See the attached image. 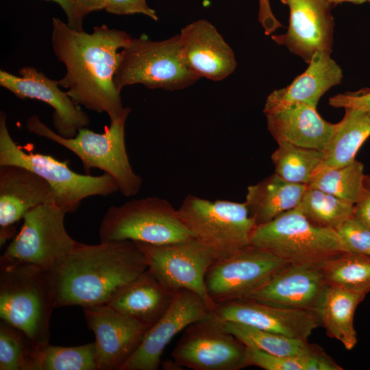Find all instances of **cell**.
<instances>
[{"instance_id":"cell-9","label":"cell","mask_w":370,"mask_h":370,"mask_svg":"<svg viewBox=\"0 0 370 370\" xmlns=\"http://www.w3.org/2000/svg\"><path fill=\"white\" fill-rule=\"evenodd\" d=\"M180 218L216 260L228 258L249 245L256 223L245 202L210 201L187 195L177 209Z\"/></svg>"},{"instance_id":"cell-19","label":"cell","mask_w":370,"mask_h":370,"mask_svg":"<svg viewBox=\"0 0 370 370\" xmlns=\"http://www.w3.org/2000/svg\"><path fill=\"white\" fill-rule=\"evenodd\" d=\"M329 286L322 268L288 264L245 298L319 316Z\"/></svg>"},{"instance_id":"cell-44","label":"cell","mask_w":370,"mask_h":370,"mask_svg":"<svg viewBox=\"0 0 370 370\" xmlns=\"http://www.w3.org/2000/svg\"><path fill=\"white\" fill-rule=\"evenodd\" d=\"M368 0H343V1H349L355 4H361Z\"/></svg>"},{"instance_id":"cell-3","label":"cell","mask_w":370,"mask_h":370,"mask_svg":"<svg viewBox=\"0 0 370 370\" xmlns=\"http://www.w3.org/2000/svg\"><path fill=\"white\" fill-rule=\"evenodd\" d=\"M131 109L125 107L118 119L110 121L103 133H96L84 127L72 138H64L45 125L38 115L26 121L27 130L68 149L81 160L85 174L92 169H99L116 180L119 191L125 197L136 195L140 190L142 177L130 164L125 141V126Z\"/></svg>"},{"instance_id":"cell-28","label":"cell","mask_w":370,"mask_h":370,"mask_svg":"<svg viewBox=\"0 0 370 370\" xmlns=\"http://www.w3.org/2000/svg\"><path fill=\"white\" fill-rule=\"evenodd\" d=\"M27 370H97L95 343L75 347H34Z\"/></svg>"},{"instance_id":"cell-39","label":"cell","mask_w":370,"mask_h":370,"mask_svg":"<svg viewBox=\"0 0 370 370\" xmlns=\"http://www.w3.org/2000/svg\"><path fill=\"white\" fill-rule=\"evenodd\" d=\"M258 21L262 26L264 34L271 35L278 28L282 27V24L274 16L269 0H258Z\"/></svg>"},{"instance_id":"cell-15","label":"cell","mask_w":370,"mask_h":370,"mask_svg":"<svg viewBox=\"0 0 370 370\" xmlns=\"http://www.w3.org/2000/svg\"><path fill=\"white\" fill-rule=\"evenodd\" d=\"M19 76L0 71V86L22 99H35L53 108L52 121L56 132L72 138L90 123L88 115L76 105L67 92L59 88L58 80L47 77L32 66L18 70Z\"/></svg>"},{"instance_id":"cell-21","label":"cell","mask_w":370,"mask_h":370,"mask_svg":"<svg viewBox=\"0 0 370 370\" xmlns=\"http://www.w3.org/2000/svg\"><path fill=\"white\" fill-rule=\"evenodd\" d=\"M52 199L49 183L18 165L0 166V243L15 235L13 225L31 209Z\"/></svg>"},{"instance_id":"cell-22","label":"cell","mask_w":370,"mask_h":370,"mask_svg":"<svg viewBox=\"0 0 370 370\" xmlns=\"http://www.w3.org/2000/svg\"><path fill=\"white\" fill-rule=\"evenodd\" d=\"M267 129L276 140L323 151L335 123L324 120L317 108L302 103L264 107Z\"/></svg>"},{"instance_id":"cell-10","label":"cell","mask_w":370,"mask_h":370,"mask_svg":"<svg viewBox=\"0 0 370 370\" xmlns=\"http://www.w3.org/2000/svg\"><path fill=\"white\" fill-rule=\"evenodd\" d=\"M68 211L53 199L25 213L19 232L0 258V264H26L49 271L79 245L64 226Z\"/></svg>"},{"instance_id":"cell-46","label":"cell","mask_w":370,"mask_h":370,"mask_svg":"<svg viewBox=\"0 0 370 370\" xmlns=\"http://www.w3.org/2000/svg\"><path fill=\"white\" fill-rule=\"evenodd\" d=\"M369 255L370 256V252H369Z\"/></svg>"},{"instance_id":"cell-43","label":"cell","mask_w":370,"mask_h":370,"mask_svg":"<svg viewBox=\"0 0 370 370\" xmlns=\"http://www.w3.org/2000/svg\"><path fill=\"white\" fill-rule=\"evenodd\" d=\"M162 367L165 370H181L183 369V367L179 365L174 360H167L163 362H161Z\"/></svg>"},{"instance_id":"cell-36","label":"cell","mask_w":370,"mask_h":370,"mask_svg":"<svg viewBox=\"0 0 370 370\" xmlns=\"http://www.w3.org/2000/svg\"><path fill=\"white\" fill-rule=\"evenodd\" d=\"M349 252L369 255L370 227L356 216L345 221L336 230Z\"/></svg>"},{"instance_id":"cell-1","label":"cell","mask_w":370,"mask_h":370,"mask_svg":"<svg viewBox=\"0 0 370 370\" xmlns=\"http://www.w3.org/2000/svg\"><path fill=\"white\" fill-rule=\"evenodd\" d=\"M132 38L126 32L106 25L94 27L92 33H87L53 17L52 48L66 68L64 75L58 80L59 86L67 89L76 105L105 112L110 121L116 120L125 107L114 77L120 51Z\"/></svg>"},{"instance_id":"cell-33","label":"cell","mask_w":370,"mask_h":370,"mask_svg":"<svg viewBox=\"0 0 370 370\" xmlns=\"http://www.w3.org/2000/svg\"><path fill=\"white\" fill-rule=\"evenodd\" d=\"M365 175L363 164L355 160L349 164L319 173L307 184L356 205L360 200Z\"/></svg>"},{"instance_id":"cell-25","label":"cell","mask_w":370,"mask_h":370,"mask_svg":"<svg viewBox=\"0 0 370 370\" xmlns=\"http://www.w3.org/2000/svg\"><path fill=\"white\" fill-rule=\"evenodd\" d=\"M306 188V184L288 182L274 173L248 186L245 204L258 226L297 208Z\"/></svg>"},{"instance_id":"cell-13","label":"cell","mask_w":370,"mask_h":370,"mask_svg":"<svg viewBox=\"0 0 370 370\" xmlns=\"http://www.w3.org/2000/svg\"><path fill=\"white\" fill-rule=\"evenodd\" d=\"M288 264L249 245L234 255L216 260L211 264L205 277L208 295L216 305L245 298Z\"/></svg>"},{"instance_id":"cell-27","label":"cell","mask_w":370,"mask_h":370,"mask_svg":"<svg viewBox=\"0 0 370 370\" xmlns=\"http://www.w3.org/2000/svg\"><path fill=\"white\" fill-rule=\"evenodd\" d=\"M366 295L347 288L329 286L319 313L321 325L328 336L340 341L347 350L357 343L354 316Z\"/></svg>"},{"instance_id":"cell-12","label":"cell","mask_w":370,"mask_h":370,"mask_svg":"<svg viewBox=\"0 0 370 370\" xmlns=\"http://www.w3.org/2000/svg\"><path fill=\"white\" fill-rule=\"evenodd\" d=\"M193 370H238L248 367L247 346L227 332L212 311L188 325L171 354Z\"/></svg>"},{"instance_id":"cell-29","label":"cell","mask_w":370,"mask_h":370,"mask_svg":"<svg viewBox=\"0 0 370 370\" xmlns=\"http://www.w3.org/2000/svg\"><path fill=\"white\" fill-rule=\"evenodd\" d=\"M223 328L247 347L282 356H299L311 352L316 345L308 341L287 337L276 333L232 321H221Z\"/></svg>"},{"instance_id":"cell-37","label":"cell","mask_w":370,"mask_h":370,"mask_svg":"<svg viewBox=\"0 0 370 370\" xmlns=\"http://www.w3.org/2000/svg\"><path fill=\"white\" fill-rule=\"evenodd\" d=\"M103 10L118 15L142 14L153 21L158 20L156 12L146 0H103Z\"/></svg>"},{"instance_id":"cell-30","label":"cell","mask_w":370,"mask_h":370,"mask_svg":"<svg viewBox=\"0 0 370 370\" xmlns=\"http://www.w3.org/2000/svg\"><path fill=\"white\" fill-rule=\"evenodd\" d=\"M271 156L275 173L293 183L307 185L323 158V151L282 140Z\"/></svg>"},{"instance_id":"cell-42","label":"cell","mask_w":370,"mask_h":370,"mask_svg":"<svg viewBox=\"0 0 370 370\" xmlns=\"http://www.w3.org/2000/svg\"><path fill=\"white\" fill-rule=\"evenodd\" d=\"M78 16L81 21L90 12L103 10V0H75Z\"/></svg>"},{"instance_id":"cell-24","label":"cell","mask_w":370,"mask_h":370,"mask_svg":"<svg viewBox=\"0 0 370 370\" xmlns=\"http://www.w3.org/2000/svg\"><path fill=\"white\" fill-rule=\"evenodd\" d=\"M342 78V69L330 53L317 51L306 70L287 86L273 90L267 97L264 107L302 103L317 108L320 98L339 84Z\"/></svg>"},{"instance_id":"cell-47","label":"cell","mask_w":370,"mask_h":370,"mask_svg":"<svg viewBox=\"0 0 370 370\" xmlns=\"http://www.w3.org/2000/svg\"><path fill=\"white\" fill-rule=\"evenodd\" d=\"M370 2V0H368Z\"/></svg>"},{"instance_id":"cell-40","label":"cell","mask_w":370,"mask_h":370,"mask_svg":"<svg viewBox=\"0 0 370 370\" xmlns=\"http://www.w3.org/2000/svg\"><path fill=\"white\" fill-rule=\"evenodd\" d=\"M354 216L370 227V174L365 176L362 195L355 205Z\"/></svg>"},{"instance_id":"cell-20","label":"cell","mask_w":370,"mask_h":370,"mask_svg":"<svg viewBox=\"0 0 370 370\" xmlns=\"http://www.w3.org/2000/svg\"><path fill=\"white\" fill-rule=\"evenodd\" d=\"M180 58L198 77L219 82L236 67L234 53L216 27L205 19L186 25L179 34Z\"/></svg>"},{"instance_id":"cell-34","label":"cell","mask_w":370,"mask_h":370,"mask_svg":"<svg viewBox=\"0 0 370 370\" xmlns=\"http://www.w3.org/2000/svg\"><path fill=\"white\" fill-rule=\"evenodd\" d=\"M33 347L21 331L1 321L0 370H27Z\"/></svg>"},{"instance_id":"cell-8","label":"cell","mask_w":370,"mask_h":370,"mask_svg":"<svg viewBox=\"0 0 370 370\" xmlns=\"http://www.w3.org/2000/svg\"><path fill=\"white\" fill-rule=\"evenodd\" d=\"M100 242L130 240L166 244L195 238L171 204L157 197L111 206L101 222Z\"/></svg>"},{"instance_id":"cell-5","label":"cell","mask_w":370,"mask_h":370,"mask_svg":"<svg viewBox=\"0 0 370 370\" xmlns=\"http://www.w3.org/2000/svg\"><path fill=\"white\" fill-rule=\"evenodd\" d=\"M249 245L290 264L314 268L349 252L336 230L312 224L296 208L256 226Z\"/></svg>"},{"instance_id":"cell-41","label":"cell","mask_w":370,"mask_h":370,"mask_svg":"<svg viewBox=\"0 0 370 370\" xmlns=\"http://www.w3.org/2000/svg\"><path fill=\"white\" fill-rule=\"evenodd\" d=\"M58 3L64 11L67 17V24L77 30H84L82 21L79 19L76 8L75 0H47Z\"/></svg>"},{"instance_id":"cell-23","label":"cell","mask_w":370,"mask_h":370,"mask_svg":"<svg viewBox=\"0 0 370 370\" xmlns=\"http://www.w3.org/2000/svg\"><path fill=\"white\" fill-rule=\"evenodd\" d=\"M176 293L164 286L147 269L121 288L106 304L151 328L169 309Z\"/></svg>"},{"instance_id":"cell-38","label":"cell","mask_w":370,"mask_h":370,"mask_svg":"<svg viewBox=\"0 0 370 370\" xmlns=\"http://www.w3.org/2000/svg\"><path fill=\"white\" fill-rule=\"evenodd\" d=\"M328 103L334 108L360 110L370 115V88L337 94L329 99Z\"/></svg>"},{"instance_id":"cell-16","label":"cell","mask_w":370,"mask_h":370,"mask_svg":"<svg viewBox=\"0 0 370 370\" xmlns=\"http://www.w3.org/2000/svg\"><path fill=\"white\" fill-rule=\"evenodd\" d=\"M289 9L286 33L271 35L278 45L309 63L317 52L331 53L334 21L326 0H280Z\"/></svg>"},{"instance_id":"cell-45","label":"cell","mask_w":370,"mask_h":370,"mask_svg":"<svg viewBox=\"0 0 370 370\" xmlns=\"http://www.w3.org/2000/svg\"><path fill=\"white\" fill-rule=\"evenodd\" d=\"M332 5H337L343 2V0H326Z\"/></svg>"},{"instance_id":"cell-6","label":"cell","mask_w":370,"mask_h":370,"mask_svg":"<svg viewBox=\"0 0 370 370\" xmlns=\"http://www.w3.org/2000/svg\"><path fill=\"white\" fill-rule=\"evenodd\" d=\"M6 114L0 113V166L25 167L45 180L52 189L53 201L69 212H75L82 201L92 196L107 197L119 191L110 175L92 176L72 171L68 164L40 153H27L12 138Z\"/></svg>"},{"instance_id":"cell-4","label":"cell","mask_w":370,"mask_h":370,"mask_svg":"<svg viewBox=\"0 0 370 370\" xmlns=\"http://www.w3.org/2000/svg\"><path fill=\"white\" fill-rule=\"evenodd\" d=\"M54 308L48 271L26 264H0L1 320L21 331L34 347L49 343Z\"/></svg>"},{"instance_id":"cell-31","label":"cell","mask_w":370,"mask_h":370,"mask_svg":"<svg viewBox=\"0 0 370 370\" xmlns=\"http://www.w3.org/2000/svg\"><path fill=\"white\" fill-rule=\"evenodd\" d=\"M296 208L312 224L334 230L355 213V205L308 186Z\"/></svg>"},{"instance_id":"cell-17","label":"cell","mask_w":370,"mask_h":370,"mask_svg":"<svg viewBox=\"0 0 370 370\" xmlns=\"http://www.w3.org/2000/svg\"><path fill=\"white\" fill-rule=\"evenodd\" d=\"M204 301L188 290L178 291L169 309L147 332L132 356L119 370H157L168 343L181 330L209 312Z\"/></svg>"},{"instance_id":"cell-26","label":"cell","mask_w":370,"mask_h":370,"mask_svg":"<svg viewBox=\"0 0 370 370\" xmlns=\"http://www.w3.org/2000/svg\"><path fill=\"white\" fill-rule=\"evenodd\" d=\"M345 110L343 118L335 123L331 138L323 151L322 160L312 179L323 171L354 161L358 149L370 136V115L355 108Z\"/></svg>"},{"instance_id":"cell-32","label":"cell","mask_w":370,"mask_h":370,"mask_svg":"<svg viewBox=\"0 0 370 370\" xmlns=\"http://www.w3.org/2000/svg\"><path fill=\"white\" fill-rule=\"evenodd\" d=\"M327 282L367 295L370 291V256L344 253L328 262L322 268Z\"/></svg>"},{"instance_id":"cell-18","label":"cell","mask_w":370,"mask_h":370,"mask_svg":"<svg viewBox=\"0 0 370 370\" xmlns=\"http://www.w3.org/2000/svg\"><path fill=\"white\" fill-rule=\"evenodd\" d=\"M221 321L245 324L287 337L307 341L321 325L317 314L241 298L217 304L212 311Z\"/></svg>"},{"instance_id":"cell-35","label":"cell","mask_w":370,"mask_h":370,"mask_svg":"<svg viewBox=\"0 0 370 370\" xmlns=\"http://www.w3.org/2000/svg\"><path fill=\"white\" fill-rule=\"evenodd\" d=\"M311 352L299 356H282L247 347V364L248 367L256 366L265 370H308Z\"/></svg>"},{"instance_id":"cell-7","label":"cell","mask_w":370,"mask_h":370,"mask_svg":"<svg viewBox=\"0 0 370 370\" xmlns=\"http://www.w3.org/2000/svg\"><path fill=\"white\" fill-rule=\"evenodd\" d=\"M199 79L180 58L179 34L160 41L142 36L132 38L120 51L114 84L120 92L125 86L137 84L174 91L186 88Z\"/></svg>"},{"instance_id":"cell-2","label":"cell","mask_w":370,"mask_h":370,"mask_svg":"<svg viewBox=\"0 0 370 370\" xmlns=\"http://www.w3.org/2000/svg\"><path fill=\"white\" fill-rule=\"evenodd\" d=\"M147 269L145 254L132 241L80 243L48 271L55 306L106 304Z\"/></svg>"},{"instance_id":"cell-11","label":"cell","mask_w":370,"mask_h":370,"mask_svg":"<svg viewBox=\"0 0 370 370\" xmlns=\"http://www.w3.org/2000/svg\"><path fill=\"white\" fill-rule=\"evenodd\" d=\"M134 242L145 254L148 270L164 286L175 293L193 291L210 311L215 309L217 305L209 297L205 284L206 272L216 260L210 249L195 238L166 244Z\"/></svg>"},{"instance_id":"cell-14","label":"cell","mask_w":370,"mask_h":370,"mask_svg":"<svg viewBox=\"0 0 370 370\" xmlns=\"http://www.w3.org/2000/svg\"><path fill=\"white\" fill-rule=\"evenodd\" d=\"M88 328L95 337L97 370H119L150 328L107 304L83 308Z\"/></svg>"}]
</instances>
